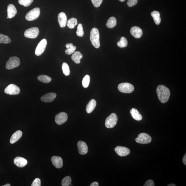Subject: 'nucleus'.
Segmentation results:
<instances>
[{"label": "nucleus", "instance_id": "10", "mask_svg": "<svg viewBox=\"0 0 186 186\" xmlns=\"http://www.w3.org/2000/svg\"><path fill=\"white\" fill-rule=\"evenodd\" d=\"M47 45V40L45 39H42L38 44L36 47L35 54L37 56H39L44 53Z\"/></svg>", "mask_w": 186, "mask_h": 186}, {"label": "nucleus", "instance_id": "31", "mask_svg": "<svg viewBox=\"0 0 186 186\" xmlns=\"http://www.w3.org/2000/svg\"><path fill=\"white\" fill-rule=\"evenodd\" d=\"M62 68L63 73L65 76H68L70 74V69L68 65L66 62L63 63Z\"/></svg>", "mask_w": 186, "mask_h": 186}, {"label": "nucleus", "instance_id": "5", "mask_svg": "<svg viewBox=\"0 0 186 186\" xmlns=\"http://www.w3.org/2000/svg\"><path fill=\"white\" fill-rule=\"evenodd\" d=\"M20 60L17 57H12L9 58L6 62V67L7 69L10 70L20 66Z\"/></svg>", "mask_w": 186, "mask_h": 186}, {"label": "nucleus", "instance_id": "41", "mask_svg": "<svg viewBox=\"0 0 186 186\" xmlns=\"http://www.w3.org/2000/svg\"><path fill=\"white\" fill-rule=\"evenodd\" d=\"M73 45V44L72 43L67 44L66 45V47L67 49H68L70 47L72 46Z\"/></svg>", "mask_w": 186, "mask_h": 186}, {"label": "nucleus", "instance_id": "14", "mask_svg": "<svg viewBox=\"0 0 186 186\" xmlns=\"http://www.w3.org/2000/svg\"><path fill=\"white\" fill-rule=\"evenodd\" d=\"M130 34L135 38H140L142 36L143 31L140 28L137 26L132 27L130 30Z\"/></svg>", "mask_w": 186, "mask_h": 186}, {"label": "nucleus", "instance_id": "20", "mask_svg": "<svg viewBox=\"0 0 186 186\" xmlns=\"http://www.w3.org/2000/svg\"><path fill=\"white\" fill-rule=\"evenodd\" d=\"M22 132L20 130H18L15 132L11 138L10 143L11 144H14L17 142L22 137Z\"/></svg>", "mask_w": 186, "mask_h": 186}, {"label": "nucleus", "instance_id": "7", "mask_svg": "<svg viewBox=\"0 0 186 186\" xmlns=\"http://www.w3.org/2000/svg\"><path fill=\"white\" fill-rule=\"evenodd\" d=\"M151 141L152 138L150 136L144 133L140 134L135 139L136 142L141 144H147L150 143Z\"/></svg>", "mask_w": 186, "mask_h": 186}, {"label": "nucleus", "instance_id": "18", "mask_svg": "<svg viewBox=\"0 0 186 186\" xmlns=\"http://www.w3.org/2000/svg\"><path fill=\"white\" fill-rule=\"evenodd\" d=\"M7 18L11 19L14 17L17 13V9L14 5L9 4L7 7Z\"/></svg>", "mask_w": 186, "mask_h": 186}, {"label": "nucleus", "instance_id": "17", "mask_svg": "<svg viewBox=\"0 0 186 186\" xmlns=\"http://www.w3.org/2000/svg\"><path fill=\"white\" fill-rule=\"evenodd\" d=\"M14 164L19 168H23L27 164V161L25 159L21 157H17L14 161Z\"/></svg>", "mask_w": 186, "mask_h": 186}, {"label": "nucleus", "instance_id": "36", "mask_svg": "<svg viewBox=\"0 0 186 186\" xmlns=\"http://www.w3.org/2000/svg\"><path fill=\"white\" fill-rule=\"evenodd\" d=\"M93 5L95 7H98L102 2L103 0H91Z\"/></svg>", "mask_w": 186, "mask_h": 186}, {"label": "nucleus", "instance_id": "16", "mask_svg": "<svg viewBox=\"0 0 186 186\" xmlns=\"http://www.w3.org/2000/svg\"><path fill=\"white\" fill-rule=\"evenodd\" d=\"M51 161L53 165L57 168H60L63 166V161L60 157L53 156L52 157Z\"/></svg>", "mask_w": 186, "mask_h": 186}, {"label": "nucleus", "instance_id": "45", "mask_svg": "<svg viewBox=\"0 0 186 186\" xmlns=\"http://www.w3.org/2000/svg\"><path fill=\"white\" fill-rule=\"evenodd\" d=\"M121 2H123L125 1V0H119Z\"/></svg>", "mask_w": 186, "mask_h": 186}, {"label": "nucleus", "instance_id": "42", "mask_svg": "<svg viewBox=\"0 0 186 186\" xmlns=\"http://www.w3.org/2000/svg\"><path fill=\"white\" fill-rule=\"evenodd\" d=\"M183 162L185 165H186V154H185L183 158Z\"/></svg>", "mask_w": 186, "mask_h": 186}, {"label": "nucleus", "instance_id": "40", "mask_svg": "<svg viewBox=\"0 0 186 186\" xmlns=\"http://www.w3.org/2000/svg\"><path fill=\"white\" fill-rule=\"evenodd\" d=\"M90 186H99V184L97 182H93L92 183L91 185H90Z\"/></svg>", "mask_w": 186, "mask_h": 186}, {"label": "nucleus", "instance_id": "30", "mask_svg": "<svg viewBox=\"0 0 186 186\" xmlns=\"http://www.w3.org/2000/svg\"><path fill=\"white\" fill-rule=\"evenodd\" d=\"M72 179L69 176L65 177L61 182V185L62 186H70L72 183Z\"/></svg>", "mask_w": 186, "mask_h": 186}, {"label": "nucleus", "instance_id": "25", "mask_svg": "<svg viewBox=\"0 0 186 186\" xmlns=\"http://www.w3.org/2000/svg\"><path fill=\"white\" fill-rule=\"evenodd\" d=\"M117 22L116 19L114 17H111L107 21L106 26L109 28H112L116 25Z\"/></svg>", "mask_w": 186, "mask_h": 186}, {"label": "nucleus", "instance_id": "3", "mask_svg": "<svg viewBox=\"0 0 186 186\" xmlns=\"http://www.w3.org/2000/svg\"><path fill=\"white\" fill-rule=\"evenodd\" d=\"M118 117L115 113H112L107 117L105 121V126L107 128H112L116 125Z\"/></svg>", "mask_w": 186, "mask_h": 186}, {"label": "nucleus", "instance_id": "15", "mask_svg": "<svg viewBox=\"0 0 186 186\" xmlns=\"http://www.w3.org/2000/svg\"><path fill=\"white\" fill-rule=\"evenodd\" d=\"M55 93H48L44 95L41 98V100L44 102H50L54 100L56 97Z\"/></svg>", "mask_w": 186, "mask_h": 186}, {"label": "nucleus", "instance_id": "32", "mask_svg": "<svg viewBox=\"0 0 186 186\" xmlns=\"http://www.w3.org/2000/svg\"><path fill=\"white\" fill-rule=\"evenodd\" d=\"M90 77L88 75H86L82 81V85L84 88H87L89 85Z\"/></svg>", "mask_w": 186, "mask_h": 186}, {"label": "nucleus", "instance_id": "39", "mask_svg": "<svg viewBox=\"0 0 186 186\" xmlns=\"http://www.w3.org/2000/svg\"><path fill=\"white\" fill-rule=\"evenodd\" d=\"M154 183L153 180H149L146 182L144 186H154Z\"/></svg>", "mask_w": 186, "mask_h": 186}, {"label": "nucleus", "instance_id": "38", "mask_svg": "<svg viewBox=\"0 0 186 186\" xmlns=\"http://www.w3.org/2000/svg\"><path fill=\"white\" fill-rule=\"evenodd\" d=\"M32 186H41V180L39 178H36L32 184Z\"/></svg>", "mask_w": 186, "mask_h": 186}, {"label": "nucleus", "instance_id": "12", "mask_svg": "<svg viewBox=\"0 0 186 186\" xmlns=\"http://www.w3.org/2000/svg\"><path fill=\"white\" fill-rule=\"evenodd\" d=\"M115 152L120 157H125L129 155L130 151L127 147L118 146L114 149Z\"/></svg>", "mask_w": 186, "mask_h": 186}, {"label": "nucleus", "instance_id": "34", "mask_svg": "<svg viewBox=\"0 0 186 186\" xmlns=\"http://www.w3.org/2000/svg\"><path fill=\"white\" fill-rule=\"evenodd\" d=\"M33 1V0H18V3L20 5L27 7L29 6Z\"/></svg>", "mask_w": 186, "mask_h": 186}, {"label": "nucleus", "instance_id": "6", "mask_svg": "<svg viewBox=\"0 0 186 186\" xmlns=\"http://www.w3.org/2000/svg\"><path fill=\"white\" fill-rule=\"evenodd\" d=\"M40 14L39 8L36 7L30 11L26 14L25 18L28 21H33L37 19Z\"/></svg>", "mask_w": 186, "mask_h": 186}, {"label": "nucleus", "instance_id": "21", "mask_svg": "<svg viewBox=\"0 0 186 186\" xmlns=\"http://www.w3.org/2000/svg\"><path fill=\"white\" fill-rule=\"evenodd\" d=\"M97 102L95 99L91 100L88 103L86 107V112L88 114H90L93 112L96 106Z\"/></svg>", "mask_w": 186, "mask_h": 186}, {"label": "nucleus", "instance_id": "26", "mask_svg": "<svg viewBox=\"0 0 186 186\" xmlns=\"http://www.w3.org/2000/svg\"><path fill=\"white\" fill-rule=\"evenodd\" d=\"M77 24V19L74 18L70 19L67 22V26L70 29L74 28Z\"/></svg>", "mask_w": 186, "mask_h": 186}, {"label": "nucleus", "instance_id": "28", "mask_svg": "<svg viewBox=\"0 0 186 186\" xmlns=\"http://www.w3.org/2000/svg\"><path fill=\"white\" fill-rule=\"evenodd\" d=\"M11 42V40L8 36L0 34V44H9Z\"/></svg>", "mask_w": 186, "mask_h": 186}, {"label": "nucleus", "instance_id": "35", "mask_svg": "<svg viewBox=\"0 0 186 186\" xmlns=\"http://www.w3.org/2000/svg\"><path fill=\"white\" fill-rule=\"evenodd\" d=\"M76 49V46L73 45L72 46L66 50V51H65V53H66L67 55H70L74 53Z\"/></svg>", "mask_w": 186, "mask_h": 186}, {"label": "nucleus", "instance_id": "24", "mask_svg": "<svg viewBox=\"0 0 186 186\" xmlns=\"http://www.w3.org/2000/svg\"><path fill=\"white\" fill-rule=\"evenodd\" d=\"M151 15L154 20L155 24L157 25L160 24L161 22L160 13L158 11H154L151 13Z\"/></svg>", "mask_w": 186, "mask_h": 186}, {"label": "nucleus", "instance_id": "11", "mask_svg": "<svg viewBox=\"0 0 186 186\" xmlns=\"http://www.w3.org/2000/svg\"><path fill=\"white\" fill-rule=\"evenodd\" d=\"M68 118L66 113L64 112L59 113L55 117V122L58 125H61L67 121Z\"/></svg>", "mask_w": 186, "mask_h": 186}, {"label": "nucleus", "instance_id": "4", "mask_svg": "<svg viewBox=\"0 0 186 186\" xmlns=\"http://www.w3.org/2000/svg\"><path fill=\"white\" fill-rule=\"evenodd\" d=\"M118 89L121 93H130L134 91L135 88L131 84L126 82L120 84L118 86Z\"/></svg>", "mask_w": 186, "mask_h": 186}, {"label": "nucleus", "instance_id": "13", "mask_svg": "<svg viewBox=\"0 0 186 186\" xmlns=\"http://www.w3.org/2000/svg\"><path fill=\"white\" fill-rule=\"evenodd\" d=\"M79 152L81 155H85L88 152V146L85 142L80 141L77 143Z\"/></svg>", "mask_w": 186, "mask_h": 186}, {"label": "nucleus", "instance_id": "43", "mask_svg": "<svg viewBox=\"0 0 186 186\" xmlns=\"http://www.w3.org/2000/svg\"><path fill=\"white\" fill-rule=\"evenodd\" d=\"M168 186H176V185H175V184H170V185H168Z\"/></svg>", "mask_w": 186, "mask_h": 186}, {"label": "nucleus", "instance_id": "37", "mask_svg": "<svg viewBox=\"0 0 186 186\" xmlns=\"http://www.w3.org/2000/svg\"><path fill=\"white\" fill-rule=\"evenodd\" d=\"M137 3L138 0H128L127 4L128 6L132 7L137 4Z\"/></svg>", "mask_w": 186, "mask_h": 186}, {"label": "nucleus", "instance_id": "33", "mask_svg": "<svg viewBox=\"0 0 186 186\" xmlns=\"http://www.w3.org/2000/svg\"><path fill=\"white\" fill-rule=\"evenodd\" d=\"M77 35L80 37H82L84 35V32L83 26L81 24H79L78 25L77 30L76 32Z\"/></svg>", "mask_w": 186, "mask_h": 186}, {"label": "nucleus", "instance_id": "2", "mask_svg": "<svg viewBox=\"0 0 186 186\" xmlns=\"http://www.w3.org/2000/svg\"><path fill=\"white\" fill-rule=\"evenodd\" d=\"M99 38V32L98 29L96 28L92 29L90 34V39L92 45L96 48H99L100 46Z\"/></svg>", "mask_w": 186, "mask_h": 186}, {"label": "nucleus", "instance_id": "1", "mask_svg": "<svg viewBox=\"0 0 186 186\" xmlns=\"http://www.w3.org/2000/svg\"><path fill=\"white\" fill-rule=\"evenodd\" d=\"M157 93L161 102L164 103L167 102L170 95V92L168 88L163 85H159L157 88Z\"/></svg>", "mask_w": 186, "mask_h": 186}, {"label": "nucleus", "instance_id": "22", "mask_svg": "<svg viewBox=\"0 0 186 186\" xmlns=\"http://www.w3.org/2000/svg\"><path fill=\"white\" fill-rule=\"evenodd\" d=\"M83 55L79 51L75 52L74 54L72 57V60L77 64H79L80 62V60L82 58Z\"/></svg>", "mask_w": 186, "mask_h": 186}, {"label": "nucleus", "instance_id": "19", "mask_svg": "<svg viewBox=\"0 0 186 186\" xmlns=\"http://www.w3.org/2000/svg\"><path fill=\"white\" fill-rule=\"evenodd\" d=\"M58 22L61 28L65 27L66 26L67 22V17L66 14L64 12H61L58 14Z\"/></svg>", "mask_w": 186, "mask_h": 186}, {"label": "nucleus", "instance_id": "44", "mask_svg": "<svg viewBox=\"0 0 186 186\" xmlns=\"http://www.w3.org/2000/svg\"><path fill=\"white\" fill-rule=\"evenodd\" d=\"M11 185L9 184H7L6 185H3V186H11Z\"/></svg>", "mask_w": 186, "mask_h": 186}, {"label": "nucleus", "instance_id": "8", "mask_svg": "<svg viewBox=\"0 0 186 186\" xmlns=\"http://www.w3.org/2000/svg\"><path fill=\"white\" fill-rule=\"evenodd\" d=\"M39 33V28L34 27L26 30L24 32V35L27 38L34 39L37 37Z\"/></svg>", "mask_w": 186, "mask_h": 186}, {"label": "nucleus", "instance_id": "9", "mask_svg": "<svg viewBox=\"0 0 186 186\" xmlns=\"http://www.w3.org/2000/svg\"><path fill=\"white\" fill-rule=\"evenodd\" d=\"M5 93L9 95H16L19 94L20 92V88L14 84H11L5 88Z\"/></svg>", "mask_w": 186, "mask_h": 186}, {"label": "nucleus", "instance_id": "29", "mask_svg": "<svg viewBox=\"0 0 186 186\" xmlns=\"http://www.w3.org/2000/svg\"><path fill=\"white\" fill-rule=\"evenodd\" d=\"M127 40L125 37H124L121 38L120 41L117 43L118 46L121 48L126 47L127 46Z\"/></svg>", "mask_w": 186, "mask_h": 186}, {"label": "nucleus", "instance_id": "27", "mask_svg": "<svg viewBox=\"0 0 186 186\" xmlns=\"http://www.w3.org/2000/svg\"><path fill=\"white\" fill-rule=\"evenodd\" d=\"M37 78L39 81L44 83H49L51 80V78L50 77L46 75H41L38 76Z\"/></svg>", "mask_w": 186, "mask_h": 186}, {"label": "nucleus", "instance_id": "23", "mask_svg": "<svg viewBox=\"0 0 186 186\" xmlns=\"http://www.w3.org/2000/svg\"><path fill=\"white\" fill-rule=\"evenodd\" d=\"M130 113L132 117L135 120L137 121H140L142 119V116L137 109L132 108L130 110Z\"/></svg>", "mask_w": 186, "mask_h": 186}]
</instances>
